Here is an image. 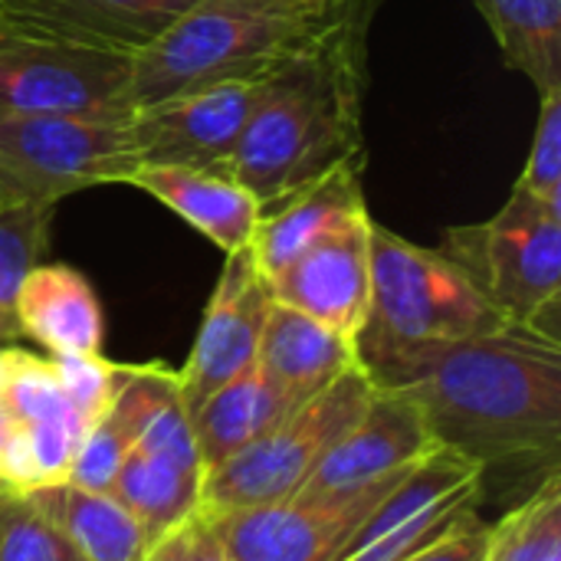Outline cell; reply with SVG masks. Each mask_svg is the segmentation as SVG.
Masks as SVG:
<instances>
[{
    "label": "cell",
    "mask_w": 561,
    "mask_h": 561,
    "mask_svg": "<svg viewBox=\"0 0 561 561\" xmlns=\"http://www.w3.org/2000/svg\"><path fill=\"white\" fill-rule=\"evenodd\" d=\"M365 371L411 394L440 447L483 467L559 457L561 342L529 325L411 345Z\"/></svg>",
    "instance_id": "6da1fadb"
},
{
    "label": "cell",
    "mask_w": 561,
    "mask_h": 561,
    "mask_svg": "<svg viewBox=\"0 0 561 561\" xmlns=\"http://www.w3.org/2000/svg\"><path fill=\"white\" fill-rule=\"evenodd\" d=\"M381 0H352L339 23L273 72L250 122L220 168L260 207H273L332 168L365 158L362 105L368 89V30Z\"/></svg>",
    "instance_id": "7a4b0ae2"
},
{
    "label": "cell",
    "mask_w": 561,
    "mask_h": 561,
    "mask_svg": "<svg viewBox=\"0 0 561 561\" xmlns=\"http://www.w3.org/2000/svg\"><path fill=\"white\" fill-rule=\"evenodd\" d=\"M352 0H197L131 59L122 95L138 112L178 95L266 82L329 33Z\"/></svg>",
    "instance_id": "3957f363"
},
{
    "label": "cell",
    "mask_w": 561,
    "mask_h": 561,
    "mask_svg": "<svg viewBox=\"0 0 561 561\" xmlns=\"http://www.w3.org/2000/svg\"><path fill=\"white\" fill-rule=\"evenodd\" d=\"M510 319L444 253L408 243L371 217V302L355 339L358 362L391 352L486 335Z\"/></svg>",
    "instance_id": "277c9868"
},
{
    "label": "cell",
    "mask_w": 561,
    "mask_h": 561,
    "mask_svg": "<svg viewBox=\"0 0 561 561\" xmlns=\"http://www.w3.org/2000/svg\"><path fill=\"white\" fill-rule=\"evenodd\" d=\"M440 250L510 322L559 339V207L539 201L523 187H513L496 217L473 227H450Z\"/></svg>",
    "instance_id": "5b68a950"
},
{
    "label": "cell",
    "mask_w": 561,
    "mask_h": 561,
    "mask_svg": "<svg viewBox=\"0 0 561 561\" xmlns=\"http://www.w3.org/2000/svg\"><path fill=\"white\" fill-rule=\"evenodd\" d=\"M138 168L128 118L0 108V204L56 207L89 187L131 184Z\"/></svg>",
    "instance_id": "8992f818"
},
{
    "label": "cell",
    "mask_w": 561,
    "mask_h": 561,
    "mask_svg": "<svg viewBox=\"0 0 561 561\" xmlns=\"http://www.w3.org/2000/svg\"><path fill=\"white\" fill-rule=\"evenodd\" d=\"M371 398L375 381L358 362L325 391L289 411L260 440L204 473L201 510L224 513L296 496L332 444L365 414Z\"/></svg>",
    "instance_id": "52a82bcc"
},
{
    "label": "cell",
    "mask_w": 561,
    "mask_h": 561,
    "mask_svg": "<svg viewBox=\"0 0 561 561\" xmlns=\"http://www.w3.org/2000/svg\"><path fill=\"white\" fill-rule=\"evenodd\" d=\"M128 53L0 33V108L118 122L131 76Z\"/></svg>",
    "instance_id": "ba28073f"
},
{
    "label": "cell",
    "mask_w": 561,
    "mask_h": 561,
    "mask_svg": "<svg viewBox=\"0 0 561 561\" xmlns=\"http://www.w3.org/2000/svg\"><path fill=\"white\" fill-rule=\"evenodd\" d=\"M401 473L342 496H289L243 510L204 513L210 516V526L230 561H339L348 536L378 506V500L394 486Z\"/></svg>",
    "instance_id": "9c48e42d"
},
{
    "label": "cell",
    "mask_w": 561,
    "mask_h": 561,
    "mask_svg": "<svg viewBox=\"0 0 561 561\" xmlns=\"http://www.w3.org/2000/svg\"><path fill=\"white\" fill-rule=\"evenodd\" d=\"M273 302H283L325 329L358 339L371 302V214L368 207L309 243L270 279Z\"/></svg>",
    "instance_id": "30bf717a"
},
{
    "label": "cell",
    "mask_w": 561,
    "mask_h": 561,
    "mask_svg": "<svg viewBox=\"0 0 561 561\" xmlns=\"http://www.w3.org/2000/svg\"><path fill=\"white\" fill-rule=\"evenodd\" d=\"M260 85H217L131 112L128 128L141 168L220 171L250 122Z\"/></svg>",
    "instance_id": "8fae6325"
},
{
    "label": "cell",
    "mask_w": 561,
    "mask_h": 561,
    "mask_svg": "<svg viewBox=\"0 0 561 561\" xmlns=\"http://www.w3.org/2000/svg\"><path fill=\"white\" fill-rule=\"evenodd\" d=\"M270 306L273 293L270 283L260 276L250 247L227 253L187 365L178 371L187 414H194L214 391H220L256 362V345Z\"/></svg>",
    "instance_id": "7c38bea8"
},
{
    "label": "cell",
    "mask_w": 561,
    "mask_h": 561,
    "mask_svg": "<svg viewBox=\"0 0 561 561\" xmlns=\"http://www.w3.org/2000/svg\"><path fill=\"white\" fill-rule=\"evenodd\" d=\"M440 447L417 401L394 388H375L365 414L332 444L296 500H325L355 493L368 483L401 473L424 454Z\"/></svg>",
    "instance_id": "4fadbf2b"
},
{
    "label": "cell",
    "mask_w": 561,
    "mask_h": 561,
    "mask_svg": "<svg viewBox=\"0 0 561 561\" xmlns=\"http://www.w3.org/2000/svg\"><path fill=\"white\" fill-rule=\"evenodd\" d=\"M362 171L365 158L345 161L322 174L319 181L299 187L296 194L263 210L250 240V256L266 283L276 273H283L322 233L339 227L345 217L365 210Z\"/></svg>",
    "instance_id": "5bb4252c"
},
{
    "label": "cell",
    "mask_w": 561,
    "mask_h": 561,
    "mask_svg": "<svg viewBox=\"0 0 561 561\" xmlns=\"http://www.w3.org/2000/svg\"><path fill=\"white\" fill-rule=\"evenodd\" d=\"M20 335L56 355H99L105 316L92 283L62 263H39L13 299Z\"/></svg>",
    "instance_id": "9a60e30c"
},
{
    "label": "cell",
    "mask_w": 561,
    "mask_h": 561,
    "mask_svg": "<svg viewBox=\"0 0 561 561\" xmlns=\"http://www.w3.org/2000/svg\"><path fill=\"white\" fill-rule=\"evenodd\" d=\"M352 365H358V348L352 339L283 302L270 306L256 345V368L296 404L325 391Z\"/></svg>",
    "instance_id": "2e32d148"
},
{
    "label": "cell",
    "mask_w": 561,
    "mask_h": 561,
    "mask_svg": "<svg viewBox=\"0 0 561 561\" xmlns=\"http://www.w3.org/2000/svg\"><path fill=\"white\" fill-rule=\"evenodd\" d=\"M131 187L148 191L181 220L201 230L224 253L250 247L253 230L263 217L260 201L220 171L194 168H138Z\"/></svg>",
    "instance_id": "e0dca14e"
},
{
    "label": "cell",
    "mask_w": 561,
    "mask_h": 561,
    "mask_svg": "<svg viewBox=\"0 0 561 561\" xmlns=\"http://www.w3.org/2000/svg\"><path fill=\"white\" fill-rule=\"evenodd\" d=\"M108 414L128 437L131 450L161 457L181 470L204 477L191 414L181 394V378L168 365H128Z\"/></svg>",
    "instance_id": "ac0fdd59"
},
{
    "label": "cell",
    "mask_w": 561,
    "mask_h": 561,
    "mask_svg": "<svg viewBox=\"0 0 561 561\" xmlns=\"http://www.w3.org/2000/svg\"><path fill=\"white\" fill-rule=\"evenodd\" d=\"M296 408L299 404L273 378H266L253 362L247 371H240L233 381L214 391L191 414V431H194L204 473H210L214 467L227 463L233 454L260 440Z\"/></svg>",
    "instance_id": "d6986e66"
},
{
    "label": "cell",
    "mask_w": 561,
    "mask_h": 561,
    "mask_svg": "<svg viewBox=\"0 0 561 561\" xmlns=\"http://www.w3.org/2000/svg\"><path fill=\"white\" fill-rule=\"evenodd\" d=\"M26 496L89 561H138L151 546V536L112 493L56 483Z\"/></svg>",
    "instance_id": "ffe728a7"
},
{
    "label": "cell",
    "mask_w": 561,
    "mask_h": 561,
    "mask_svg": "<svg viewBox=\"0 0 561 561\" xmlns=\"http://www.w3.org/2000/svg\"><path fill=\"white\" fill-rule=\"evenodd\" d=\"M506 66L536 82L539 95L561 92V0H477Z\"/></svg>",
    "instance_id": "44dd1931"
},
{
    "label": "cell",
    "mask_w": 561,
    "mask_h": 561,
    "mask_svg": "<svg viewBox=\"0 0 561 561\" xmlns=\"http://www.w3.org/2000/svg\"><path fill=\"white\" fill-rule=\"evenodd\" d=\"M201 473L181 470L141 450H128L108 493L141 523L154 542L201 510Z\"/></svg>",
    "instance_id": "7402d4cb"
},
{
    "label": "cell",
    "mask_w": 561,
    "mask_h": 561,
    "mask_svg": "<svg viewBox=\"0 0 561 561\" xmlns=\"http://www.w3.org/2000/svg\"><path fill=\"white\" fill-rule=\"evenodd\" d=\"M480 561H561V483L552 470L546 483L496 526H486Z\"/></svg>",
    "instance_id": "603a6c76"
},
{
    "label": "cell",
    "mask_w": 561,
    "mask_h": 561,
    "mask_svg": "<svg viewBox=\"0 0 561 561\" xmlns=\"http://www.w3.org/2000/svg\"><path fill=\"white\" fill-rule=\"evenodd\" d=\"M76 23L102 46L118 53H141L197 0H59Z\"/></svg>",
    "instance_id": "cb8c5ba5"
},
{
    "label": "cell",
    "mask_w": 561,
    "mask_h": 561,
    "mask_svg": "<svg viewBox=\"0 0 561 561\" xmlns=\"http://www.w3.org/2000/svg\"><path fill=\"white\" fill-rule=\"evenodd\" d=\"M53 210L46 204H0V309L13 312L23 279L49 250Z\"/></svg>",
    "instance_id": "d4e9b609"
},
{
    "label": "cell",
    "mask_w": 561,
    "mask_h": 561,
    "mask_svg": "<svg viewBox=\"0 0 561 561\" xmlns=\"http://www.w3.org/2000/svg\"><path fill=\"white\" fill-rule=\"evenodd\" d=\"M0 398L10 408L16 424H39V421H79L82 424L49 358L23 352L16 345L7 348V381H3Z\"/></svg>",
    "instance_id": "484cf974"
},
{
    "label": "cell",
    "mask_w": 561,
    "mask_h": 561,
    "mask_svg": "<svg viewBox=\"0 0 561 561\" xmlns=\"http://www.w3.org/2000/svg\"><path fill=\"white\" fill-rule=\"evenodd\" d=\"M0 561H89L26 496L0 490Z\"/></svg>",
    "instance_id": "4316f807"
},
{
    "label": "cell",
    "mask_w": 561,
    "mask_h": 561,
    "mask_svg": "<svg viewBox=\"0 0 561 561\" xmlns=\"http://www.w3.org/2000/svg\"><path fill=\"white\" fill-rule=\"evenodd\" d=\"M49 365L85 427H92L115 404V394L128 371V365H115L102 358V352L99 355H56L49 358Z\"/></svg>",
    "instance_id": "83f0119b"
},
{
    "label": "cell",
    "mask_w": 561,
    "mask_h": 561,
    "mask_svg": "<svg viewBox=\"0 0 561 561\" xmlns=\"http://www.w3.org/2000/svg\"><path fill=\"white\" fill-rule=\"evenodd\" d=\"M128 450H131L128 437L122 434L115 417L105 411L92 427H85L66 483H72L79 490H92V493H108Z\"/></svg>",
    "instance_id": "f1b7e54d"
},
{
    "label": "cell",
    "mask_w": 561,
    "mask_h": 561,
    "mask_svg": "<svg viewBox=\"0 0 561 561\" xmlns=\"http://www.w3.org/2000/svg\"><path fill=\"white\" fill-rule=\"evenodd\" d=\"M516 187L536 194L539 201L561 210V92L542 95L533 151Z\"/></svg>",
    "instance_id": "f546056e"
},
{
    "label": "cell",
    "mask_w": 561,
    "mask_h": 561,
    "mask_svg": "<svg viewBox=\"0 0 561 561\" xmlns=\"http://www.w3.org/2000/svg\"><path fill=\"white\" fill-rule=\"evenodd\" d=\"M138 561H230L214 526L210 516L204 510H197L191 519H184L181 526H174L171 533L158 536L145 556Z\"/></svg>",
    "instance_id": "4dcf8cb0"
},
{
    "label": "cell",
    "mask_w": 561,
    "mask_h": 561,
    "mask_svg": "<svg viewBox=\"0 0 561 561\" xmlns=\"http://www.w3.org/2000/svg\"><path fill=\"white\" fill-rule=\"evenodd\" d=\"M483 542H486V523H480V516L473 513L454 533H447L444 539L421 549L417 556H411L408 561H480Z\"/></svg>",
    "instance_id": "1f68e13d"
},
{
    "label": "cell",
    "mask_w": 561,
    "mask_h": 561,
    "mask_svg": "<svg viewBox=\"0 0 561 561\" xmlns=\"http://www.w3.org/2000/svg\"><path fill=\"white\" fill-rule=\"evenodd\" d=\"M20 339V325H16V316L13 312H3L0 309V345H13Z\"/></svg>",
    "instance_id": "d6a6232c"
},
{
    "label": "cell",
    "mask_w": 561,
    "mask_h": 561,
    "mask_svg": "<svg viewBox=\"0 0 561 561\" xmlns=\"http://www.w3.org/2000/svg\"><path fill=\"white\" fill-rule=\"evenodd\" d=\"M13 427H16V421H13L10 408L3 404V398H0V457H3V450H7V440H10Z\"/></svg>",
    "instance_id": "836d02e7"
},
{
    "label": "cell",
    "mask_w": 561,
    "mask_h": 561,
    "mask_svg": "<svg viewBox=\"0 0 561 561\" xmlns=\"http://www.w3.org/2000/svg\"><path fill=\"white\" fill-rule=\"evenodd\" d=\"M7 348L10 345H0V391H3V381H7Z\"/></svg>",
    "instance_id": "e575fe53"
}]
</instances>
